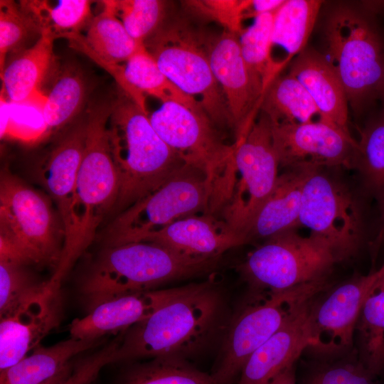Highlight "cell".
Masks as SVG:
<instances>
[{"mask_svg":"<svg viewBox=\"0 0 384 384\" xmlns=\"http://www.w3.org/2000/svg\"><path fill=\"white\" fill-rule=\"evenodd\" d=\"M162 140L186 164L203 170L213 182L223 206L236 185V144L224 142L220 131L203 111L169 101L149 116Z\"/></svg>","mask_w":384,"mask_h":384,"instance_id":"9c48e42d","label":"cell"},{"mask_svg":"<svg viewBox=\"0 0 384 384\" xmlns=\"http://www.w3.org/2000/svg\"><path fill=\"white\" fill-rule=\"evenodd\" d=\"M321 4V1L316 0H287L277 10L272 45L282 48L287 54V60L304 49Z\"/></svg>","mask_w":384,"mask_h":384,"instance_id":"83f0119b","label":"cell"},{"mask_svg":"<svg viewBox=\"0 0 384 384\" xmlns=\"http://www.w3.org/2000/svg\"><path fill=\"white\" fill-rule=\"evenodd\" d=\"M370 377L360 362H347L320 368L305 384H371Z\"/></svg>","mask_w":384,"mask_h":384,"instance_id":"b9f144b4","label":"cell"},{"mask_svg":"<svg viewBox=\"0 0 384 384\" xmlns=\"http://www.w3.org/2000/svg\"><path fill=\"white\" fill-rule=\"evenodd\" d=\"M33 32H41L33 21L12 1H0V70L6 55L18 48Z\"/></svg>","mask_w":384,"mask_h":384,"instance_id":"74e56055","label":"cell"},{"mask_svg":"<svg viewBox=\"0 0 384 384\" xmlns=\"http://www.w3.org/2000/svg\"><path fill=\"white\" fill-rule=\"evenodd\" d=\"M71 368L70 365L67 366L62 372H60L58 375H57L55 377L52 378L51 380L43 383V384H55L56 382H58L70 369Z\"/></svg>","mask_w":384,"mask_h":384,"instance_id":"7dc6e473","label":"cell"},{"mask_svg":"<svg viewBox=\"0 0 384 384\" xmlns=\"http://www.w3.org/2000/svg\"><path fill=\"white\" fill-rule=\"evenodd\" d=\"M87 137V117L80 119L60 138L38 169L37 178L55 203L65 237L70 224L75 182Z\"/></svg>","mask_w":384,"mask_h":384,"instance_id":"ffe728a7","label":"cell"},{"mask_svg":"<svg viewBox=\"0 0 384 384\" xmlns=\"http://www.w3.org/2000/svg\"><path fill=\"white\" fill-rule=\"evenodd\" d=\"M111 107L112 103H101L87 115L85 147L75 186L70 228L59 264L46 284L52 292H60L63 279L91 245L99 225L117 201L119 178L107 134Z\"/></svg>","mask_w":384,"mask_h":384,"instance_id":"7a4b0ae2","label":"cell"},{"mask_svg":"<svg viewBox=\"0 0 384 384\" xmlns=\"http://www.w3.org/2000/svg\"><path fill=\"white\" fill-rule=\"evenodd\" d=\"M70 337L49 347L38 346L16 364L0 371V384H43L62 372L75 356L100 343Z\"/></svg>","mask_w":384,"mask_h":384,"instance_id":"d4e9b609","label":"cell"},{"mask_svg":"<svg viewBox=\"0 0 384 384\" xmlns=\"http://www.w3.org/2000/svg\"><path fill=\"white\" fill-rule=\"evenodd\" d=\"M110 350L103 347L84 359L75 372L70 375L68 384H89L100 369L110 363Z\"/></svg>","mask_w":384,"mask_h":384,"instance_id":"7bdbcfd3","label":"cell"},{"mask_svg":"<svg viewBox=\"0 0 384 384\" xmlns=\"http://www.w3.org/2000/svg\"><path fill=\"white\" fill-rule=\"evenodd\" d=\"M87 26L84 36L86 43L96 54L108 61L126 63L144 47L130 36L121 21L105 5Z\"/></svg>","mask_w":384,"mask_h":384,"instance_id":"1f68e13d","label":"cell"},{"mask_svg":"<svg viewBox=\"0 0 384 384\" xmlns=\"http://www.w3.org/2000/svg\"><path fill=\"white\" fill-rule=\"evenodd\" d=\"M216 188L201 169L185 164L155 191L116 215L103 237L105 247L139 242L146 234L199 212L220 208Z\"/></svg>","mask_w":384,"mask_h":384,"instance_id":"8992f818","label":"cell"},{"mask_svg":"<svg viewBox=\"0 0 384 384\" xmlns=\"http://www.w3.org/2000/svg\"><path fill=\"white\" fill-rule=\"evenodd\" d=\"M353 167L362 175L367 188L384 199V114L361 133Z\"/></svg>","mask_w":384,"mask_h":384,"instance_id":"d590c367","label":"cell"},{"mask_svg":"<svg viewBox=\"0 0 384 384\" xmlns=\"http://www.w3.org/2000/svg\"><path fill=\"white\" fill-rule=\"evenodd\" d=\"M46 194L8 169L0 176V261L56 270L65 230Z\"/></svg>","mask_w":384,"mask_h":384,"instance_id":"5b68a950","label":"cell"},{"mask_svg":"<svg viewBox=\"0 0 384 384\" xmlns=\"http://www.w3.org/2000/svg\"><path fill=\"white\" fill-rule=\"evenodd\" d=\"M269 384H296L294 364L283 370Z\"/></svg>","mask_w":384,"mask_h":384,"instance_id":"f6af8a7d","label":"cell"},{"mask_svg":"<svg viewBox=\"0 0 384 384\" xmlns=\"http://www.w3.org/2000/svg\"><path fill=\"white\" fill-rule=\"evenodd\" d=\"M121 21L130 36L138 43H144L163 24L166 3L159 0L102 1Z\"/></svg>","mask_w":384,"mask_h":384,"instance_id":"e575fe53","label":"cell"},{"mask_svg":"<svg viewBox=\"0 0 384 384\" xmlns=\"http://www.w3.org/2000/svg\"><path fill=\"white\" fill-rule=\"evenodd\" d=\"M238 36L223 30L218 35L208 36L207 41L210 67L228 105L234 143L242 139L253 124L266 89L262 77L245 61Z\"/></svg>","mask_w":384,"mask_h":384,"instance_id":"5bb4252c","label":"cell"},{"mask_svg":"<svg viewBox=\"0 0 384 384\" xmlns=\"http://www.w3.org/2000/svg\"><path fill=\"white\" fill-rule=\"evenodd\" d=\"M91 1L60 0L52 6L47 1H22L21 9L29 16L40 32L56 38L80 33L92 19Z\"/></svg>","mask_w":384,"mask_h":384,"instance_id":"4316f807","label":"cell"},{"mask_svg":"<svg viewBox=\"0 0 384 384\" xmlns=\"http://www.w3.org/2000/svg\"><path fill=\"white\" fill-rule=\"evenodd\" d=\"M384 244V199L381 201L380 225L375 238L373 242V249L375 252Z\"/></svg>","mask_w":384,"mask_h":384,"instance_id":"bcb514c9","label":"cell"},{"mask_svg":"<svg viewBox=\"0 0 384 384\" xmlns=\"http://www.w3.org/2000/svg\"><path fill=\"white\" fill-rule=\"evenodd\" d=\"M122 384H217L210 373L199 370L186 358L159 356L132 366Z\"/></svg>","mask_w":384,"mask_h":384,"instance_id":"d6a6232c","label":"cell"},{"mask_svg":"<svg viewBox=\"0 0 384 384\" xmlns=\"http://www.w3.org/2000/svg\"><path fill=\"white\" fill-rule=\"evenodd\" d=\"M383 269L382 274L377 282V290H384V265L381 267Z\"/></svg>","mask_w":384,"mask_h":384,"instance_id":"681fc988","label":"cell"},{"mask_svg":"<svg viewBox=\"0 0 384 384\" xmlns=\"http://www.w3.org/2000/svg\"><path fill=\"white\" fill-rule=\"evenodd\" d=\"M87 87L82 73L73 66L64 68L46 95L43 114L47 132L72 122L82 110Z\"/></svg>","mask_w":384,"mask_h":384,"instance_id":"f1b7e54d","label":"cell"},{"mask_svg":"<svg viewBox=\"0 0 384 384\" xmlns=\"http://www.w3.org/2000/svg\"><path fill=\"white\" fill-rule=\"evenodd\" d=\"M148 242L195 257H217L249 242L247 237L211 214L193 215L177 220L144 235Z\"/></svg>","mask_w":384,"mask_h":384,"instance_id":"d6986e66","label":"cell"},{"mask_svg":"<svg viewBox=\"0 0 384 384\" xmlns=\"http://www.w3.org/2000/svg\"><path fill=\"white\" fill-rule=\"evenodd\" d=\"M235 144L234 163L240 179L225 207V222L246 236L279 176V164L273 145L270 119L261 112L245 137Z\"/></svg>","mask_w":384,"mask_h":384,"instance_id":"7c38bea8","label":"cell"},{"mask_svg":"<svg viewBox=\"0 0 384 384\" xmlns=\"http://www.w3.org/2000/svg\"><path fill=\"white\" fill-rule=\"evenodd\" d=\"M313 166L288 169L279 174L274 187L245 235L254 239L270 238L299 225L303 188Z\"/></svg>","mask_w":384,"mask_h":384,"instance_id":"603a6c76","label":"cell"},{"mask_svg":"<svg viewBox=\"0 0 384 384\" xmlns=\"http://www.w3.org/2000/svg\"><path fill=\"white\" fill-rule=\"evenodd\" d=\"M289 73L309 92L318 108L319 120L351 135L347 95L328 59L315 50L304 48L293 60Z\"/></svg>","mask_w":384,"mask_h":384,"instance_id":"7402d4cb","label":"cell"},{"mask_svg":"<svg viewBox=\"0 0 384 384\" xmlns=\"http://www.w3.org/2000/svg\"><path fill=\"white\" fill-rule=\"evenodd\" d=\"M338 260L324 239L314 234L303 237L289 230L267 239L238 270L252 293L279 292L324 280Z\"/></svg>","mask_w":384,"mask_h":384,"instance_id":"30bf717a","label":"cell"},{"mask_svg":"<svg viewBox=\"0 0 384 384\" xmlns=\"http://www.w3.org/2000/svg\"><path fill=\"white\" fill-rule=\"evenodd\" d=\"M181 289L141 291L102 302L89 310L86 316L70 323V337L99 340L107 334H119L150 316Z\"/></svg>","mask_w":384,"mask_h":384,"instance_id":"e0dca14e","label":"cell"},{"mask_svg":"<svg viewBox=\"0 0 384 384\" xmlns=\"http://www.w3.org/2000/svg\"><path fill=\"white\" fill-rule=\"evenodd\" d=\"M278 9L255 17L253 23L239 36L240 51L245 61L262 77L266 88L282 68L271 55L273 24Z\"/></svg>","mask_w":384,"mask_h":384,"instance_id":"836d02e7","label":"cell"},{"mask_svg":"<svg viewBox=\"0 0 384 384\" xmlns=\"http://www.w3.org/2000/svg\"><path fill=\"white\" fill-rule=\"evenodd\" d=\"M65 38L69 41L70 46L88 57L108 72L115 80L120 90L132 99L138 106L146 113H148L146 105L145 95L127 80L124 75V65L108 61L96 54L86 43L84 36L80 33L68 35Z\"/></svg>","mask_w":384,"mask_h":384,"instance_id":"60d3db41","label":"cell"},{"mask_svg":"<svg viewBox=\"0 0 384 384\" xmlns=\"http://www.w3.org/2000/svg\"><path fill=\"white\" fill-rule=\"evenodd\" d=\"M318 281L279 292L252 293L229 324L218 363L217 384H232L249 357L324 287Z\"/></svg>","mask_w":384,"mask_h":384,"instance_id":"ba28073f","label":"cell"},{"mask_svg":"<svg viewBox=\"0 0 384 384\" xmlns=\"http://www.w3.org/2000/svg\"><path fill=\"white\" fill-rule=\"evenodd\" d=\"M60 292L42 294L14 314L0 318V371L26 357L60 324Z\"/></svg>","mask_w":384,"mask_h":384,"instance_id":"ac0fdd59","label":"cell"},{"mask_svg":"<svg viewBox=\"0 0 384 384\" xmlns=\"http://www.w3.org/2000/svg\"><path fill=\"white\" fill-rule=\"evenodd\" d=\"M260 109L273 123L305 124L319 114L304 86L289 73L276 76L267 85Z\"/></svg>","mask_w":384,"mask_h":384,"instance_id":"484cf974","label":"cell"},{"mask_svg":"<svg viewBox=\"0 0 384 384\" xmlns=\"http://www.w3.org/2000/svg\"><path fill=\"white\" fill-rule=\"evenodd\" d=\"M328 59L358 109L384 89V53L379 38L359 14L341 9L326 27Z\"/></svg>","mask_w":384,"mask_h":384,"instance_id":"8fae6325","label":"cell"},{"mask_svg":"<svg viewBox=\"0 0 384 384\" xmlns=\"http://www.w3.org/2000/svg\"><path fill=\"white\" fill-rule=\"evenodd\" d=\"M25 267L0 261V318L14 314L45 290L46 282H38Z\"/></svg>","mask_w":384,"mask_h":384,"instance_id":"8d00e7d4","label":"cell"},{"mask_svg":"<svg viewBox=\"0 0 384 384\" xmlns=\"http://www.w3.org/2000/svg\"><path fill=\"white\" fill-rule=\"evenodd\" d=\"M107 134L119 178L113 209L117 214L155 191L186 164L156 133L148 113L122 90L112 102Z\"/></svg>","mask_w":384,"mask_h":384,"instance_id":"277c9868","label":"cell"},{"mask_svg":"<svg viewBox=\"0 0 384 384\" xmlns=\"http://www.w3.org/2000/svg\"><path fill=\"white\" fill-rule=\"evenodd\" d=\"M299 225L326 240L339 260L351 255L360 243V208L344 186L314 168L305 181Z\"/></svg>","mask_w":384,"mask_h":384,"instance_id":"4fadbf2b","label":"cell"},{"mask_svg":"<svg viewBox=\"0 0 384 384\" xmlns=\"http://www.w3.org/2000/svg\"><path fill=\"white\" fill-rule=\"evenodd\" d=\"M72 368H70L58 382L55 384H68V380L72 375Z\"/></svg>","mask_w":384,"mask_h":384,"instance_id":"c3c4849f","label":"cell"},{"mask_svg":"<svg viewBox=\"0 0 384 384\" xmlns=\"http://www.w3.org/2000/svg\"><path fill=\"white\" fill-rule=\"evenodd\" d=\"M220 258L191 256L142 241L105 247L82 276L80 289L89 311L119 296L207 274Z\"/></svg>","mask_w":384,"mask_h":384,"instance_id":"3957f363","label":"cell"},{"mask_svg":"<svg viewBox=\"0 0 384 384\" xmlns=\"http://www.w3.org/2000/svg\"><path fill=\"white\" fill-rule=\"evenodd\" d=\"M382 94H384V89H383V92H382Z\"/></svg>","mask_w":384,"mask_h":384,"instance_id":"f907efd6","label":"cell"},{"mask_svg":"<svg viewBox=\"0 0 384 384\" xmlns=\"http://www.w3.org/2000/svg\"><path fill=\"white\" fill-rule=\"evenodd\" d=\"M359 362L370 375L384 368V290L365 301L356 323Z\"/></svg>","mask_w":384,"mask_h":384,"instance_id":"4dcf8cb0","label":"cell"},{"mask_svg":"<svg viewBox=\"0 0 384 384\" xmlns=\"http://www.w3.org/2000/svg\"><path fill=\"white\" fill-rule=\"evenodd\" d=\"M272 136L279 166L287 169L353 165L357 142L351 135L325 122H272Z\"/></svg>","mask_w":384,"mask_h":384,"instance_id":"2e32d148","label":"cell"},{"mask_svg":"<svg viewBox=\"0 0 384 384\" xmlns=\"http://www.w3.org/2000/svg\"><path fill=\"white\" fill-rule=\"evenodd\" d=\"M311 303L302 308L249 357L238 384H269L309 346Z\"/></svg>","mask_w":384,"mask_h":384,"instance_id":"44dd1931","label":"cell"},{"mask_svg":"<svg viewBox=\"0 0 384 384\" xmlns=\"http://www.w3.org/2000/svg\"><path fill=\"white\" fill-rule=\"evenodd\" d=\"M124 68L127 80L143 94L162 102L174 101L204 112L196 99L184 93L163 73L145 46L134 54Z\"/></svg>","mask_w":384,"mask_h":384,"instance_id":"f546056e","label":"cell"},{"mask_svg":"<svg viewBox=\"0 0 384 384\" xmlns=\"http://www.w3.org/2000/svg\"><path fill=\"white\" fill-rule=\"evenodd\" d=\"M285 0H252L249 1L244 14V19L255 18L259 15L274 11L284 3Z\"/></svg>","mask_w":384,"mask_h":384,"instance_id":"ee69618b","label":"cell"},{"mask_svg":"<svg viewBox=\"0 0 384 384\" xmlns=\"http://www.w3.org/2000/svg\"><path fill=\"white\" fill-rule=\"evenodd\" d=\"M46 95L23 102L9 100V123L6 132L23 138L24 132L31 133L32 138L47 132L43 114Z\"/></svg>","mask_w":384,"mask_h":384,"instance_id":"ab89813d","label":"cell"},{"mask_svg":"<svg viewBox=\"0 0 384 384\" xmlns=\"http://www.w3.org/2000/svg\"><path fill=\"white\" fill-rule=\"evenodd\" d=\"M382 272L380 267L354 278L336 288L318 304L310 306L309 348L319 355L332 356L351 346L363 305L376 291Z\"/></svg>","mask_w":384,"mask_h":384,"instance_id":"9a60e30c","label":"cell"},{"mask_svg":"<svg viewBox=\"0 0 384 384\" xmlns=\"http://www.w3.org/2000/svg\"><path fill=\"white\" fill-rule=\"evenodd\" d=\"M249 1L203 0L186 1L188 10L196 15L213 20L224 27V30L238 36L244 30L242 22Z\"/></svg>","mask_w":384,"mask_h":384,"instance_id":"f35d334b","label":"cell"},{"mask_svg":"<svg viewBox=\"0 0 384 384\" xmlns=\"http://www.w3.org/2000/svg\"><path fill=\"white\" fill-rule=\"evenodd\" d=\"M208 38L178 18L163 23L144 46L163 73L184 93L198 100L220 131H233L224 95L208 60Z\"/></svg>","mask_w":384,"mask_h":384,"instance_id":"52a82bcc","label":"cell"},{"mask_svg":"<svg viewBox=\"0 0 384 384\" xmlns=\"http://www.w3.org/2000/svg\"><path fill=\"white\" fill-rule=\"evenodd\" d=\"M225 312L223 295L214 282L183 286L150 316L122 332L112 363L166 356L187 359L214 341Z\"/></svg>","mask_w":384,"mask_h":384,"instance_id":"6da1fadb","label":"cell"},{"mask_svg":"<svg viewBox=\"0 0 384 384\" xmlns=\"http://www.w3.org/2000/svg\"><path fill=\"white\" fill-rule=\"evenodd\" d=\"M49 33L42 32L29 48L16 55L1 73V89L9 101L23 102L42 97L40 90L53 62V42Z\"/></svg>","mask_w":384,"mask_h":384,"instance_id":"cb8c5ba5","label":"cell"}]
</instances>
